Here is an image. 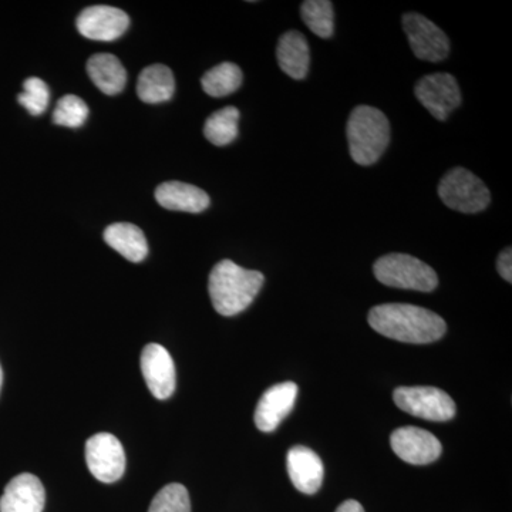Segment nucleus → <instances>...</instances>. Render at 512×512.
Returning <instances> with one entry per match:
<instances>
[{
  "label": "nucleus",
  "mask_w": 512,
  "mask_h": 512,
  "mask_svg": "<svg viewBox=\"0 0 512 512\" xmlns=\"http://www.w3.org/2000/svg\"><path fill=\"white\" fill-rule=\"evenodd\" d=\"M369 323L386 338L426 345L443 338L447 325L437 313L409 303H384L369 312Z\"/></svg>",
  "instance_id": "1"
},
{
  "label": "nucleus",
  "mask_w": 512,
  "mask_h": 512,
  "mask_svg": "<svg viewBox=\"0 0 512 512\" xmlns=\"http://www.w3.org/2000/svg\"><path fill=\"white\" fill-rule=\"evenodd\" d=\"M264 282L261 272L249 271L229 259L218 262L208 279V292L215 311L222 316L244 312L254 302Z\"/></svg>",
  "instance_id": "2"
},
{
  "label": "nucleus",
  "mask_w": 512,
  "mask_h": 512,
  "mask_svg": "<svg viewBox=\"0 0 512 512\" xmlns=\"http://www.w3.org/2000/svg\"><path fill=\"white\" fill-rule=\"evenodd\" d=\"M350 156L359 165L375 164L390 143V123L376 107L357 106L350 114L348 127Z\"/></svg>",
  "instance_id": "3"
},
{
  "label": "nucleus",
  "mask_w": 512,
  "mask_h": 512,
  "mask_svg": "<svg viewBox=\"0 0 512 512\" xmlns=\"http://www.w3.org/2000/svg\"><path fill=\"white\" fill-rule=\"evenodd\" d=\"M373 272L380 284L390 288L431 292L439 285L434 269L412 255H384L377 259Z\"/></svg>",
  "instance_id": "4"
},
{
  "label": "nucleus",
  "mask_w": 512,
  "mask_h": 512,
  "mask_svg": "<svg viewBox=\"0 0 512 512\" xmlns=\"http://www.w3.org/2000/svg\"><path fill=\"white\" fill-rule=\"evenodd\" d=\"M437 192L448 208L463 214H477L484 211L491 201L490 191L483 181L471 171L461 167L454 168L444 175Z\"/></svg>",
  "instance_id": "5"
},
{
  "label": "nucleus",
  "mask_w": 512,
  "mask_h": 512,
  "mask_svg": "<svg viewBox=\"0 0 512 512\" xmlns=\"http://www.w3.org/2000/svg\"><path fill=\"white\" fill-rule=\"evenodd\" d=\"M393 399L400 410L424 420L447 421L456 414V403L450 394L437 387H399L394 390Z\"/></svg>",
  "instance_id": "6"
},
{
  "label": "nucleus",
  "mask_w": 512,
  "mask_h": 512,
  "mask_svg": "<svg viewBox=\"0 0 512 512\" xmlns=\"http://www.w3.org/2000/svg\"><path fill=\"white\" fill-rule=\"evenodd\" d=\"M86 461L90 473L101 483H116L126 471L124 448L110 433H99L87 440Z\"/></svg>",
  "instance_id": "7"
},
{
  "label": "nucleus",
  "mask_w": 512,
  "mask_h": 512,
  "mask_svg": "<svg viewBox=\"0 0 512 512\" xmlns=\"http://www.w3.org/2000/svg\"><path fill=\"white\" fill-rule=\"evenodd\" d=\"M417 100L430 111L434 119L444 121L461 104V92L456 77L448 73L424 76L414 87Z\"/></svg>",
  "instance_id": "8"
},
{
  "label": "nucleus",
  "mask_w": 512,
  "mask_h": 512,
  "mask_svg": "<svg viewBox=\"0 0 512 512\" xmlns=\"http://www.w3.org/2000/svg\"><path fill=\"white\" fill-rule=\"evenodd\" d=\"M402 22L417 59L433 63L446 59L450 53V40L439 26L419 13H407Z\"/></svg>",
  "instance_id": "9"
},
{
  "label": "nucleus",
  "mask_w": 512,
  "mask_h": 512,
  "mask_svg": "<svg viewBox=\"0 0 512 512\" xmlns=\"http://www.w3.org/2000/svg\"><path fill=\"white\" fill-rule=\"evenodd\" d=\"M390 446L397 457L413 466L434 463L443 450L440 440L434 434L413 426L394 430L390 436Z\"/></svg>",
  "instance_id": "10"
},
{
  "label": "nucleus",
  "mask_w": 512,
  "mask_h": 512,
  "mask_svg": "<svg viewBox=\"0 0 512 512\" xmlns=\"http://www.w3.org/2000/svg\"><path fill=\"white\" fill-rule=\"evenodd\" d=\"M80 35L97 42H113L120 39L130 26L126 12L113 6H90L77 18Z\"/></svg>",
  "instance_id": "11"
},
{
  "label": "nucleus",
  "mask_w": 512,
  "mask_h": 512,
  "mask_svg": "<svg viewBox=\"0 0 512 512\" xmlns=\"http://www.w3.org/2000/svg\"><path fill=\"white\" fill-rule=\"evenodd\" d=\"M140 365L151 394L158 400L170 399L175 390V365L168 350L150 343L141 353Z\"/></svg>",
  "instance_id": "12"
},
{
  "label": "nucleus",
  "mask_w": 512,
  "mask_h": 512,
  "mask_svg": "<svg viewBox=\"0 0 512 512\" xmlns=\"http://www.w3.org/2000/svg\"><path fill=\"white\" fill-rule=\"evenodd\" d=\"M298 396V386L293 382L278 383L269 387L255 410V424L264 433H272L292 412Z\"/></svg>",
  "instance_id": "13"
},
{
  "label": "nucleus",
  "mask_w": 512,
  "mask_h": 512,
  "mask_svg": "<svg viewBox=\"0 0 512 512\" xmlns=\"http://www.w3.org/2000/svg\"><path fill=\"white\" fill-rule=\"evenodd\" d=\"M45 503L42 481L33 474L23 473L6 485L0 497V512H42Z\"/></svg>",
  "instance_id": "14"
},
{
  "label": "nucleus",
  "mask_w": 512,
  "mask_h": 512,
  "mask_svg": "<svg viewBox=\"0 0 512 512\" xmlns=\"http://www.w3.org/2000/svg\"><path fill=\"white\" fill-rule=\"evenodd\" d=\"M286 466L296 490L306 495L318 493L322 487L325 468L315 451L305 446L292 447L286 457Z\"/></svg>",
  "instance_id": "15"
},
{
  "label": "nucleus",
  "mask_w": 512,
  "mask_h": 512,
  "mask_svg": "<svg viewBox=\"0 0 512 512\" xmlns=\"http://www.w3.org/2000/svg\"><path fill=\"white\" fill-rule=\"evenodd\" d=\"M156 200L165 210L190 212V214H200L211 204L207 192L195 185L180 183V181L158 185Z\"/></svg>",
  "instance_id": "16"
},
{
  "label": "nucleus",
  "mask_w": 512,
  "mask_h": 512,
  "mask_svg": "<svg viewBox=\"0 0 512 512\" xmlns=\"http://www.w3.org/2000/svg\"><path fill=\"white\" fill-rule=\"evenodd\" d=\"M276 59L282 72L291 79H305L311 64V52L306 37L298 30H289L279 39Z\"/></svg>",
  "instance_id": "17"
},
{
  "label": "nucleus",
  "mask_w": 512,
  "mask_h": 512,
  "mask_svg": "<svg viewBox=\"0 0 512 512\" xmlns=\"http://www.w3.org/2000/svg\"><path fill=\"white\" fill-rule=\"evenodd\" d=\"M87 73L97 89L107 96H116L123 92L127 83V72L116 56L99 53L87 62Z\"/></svg>",
  "instance_id": "18"
},
{
  "label": "nucleus",
  "mask_w": 512,
  "mask_h": 512,
  "mask_svg": "<svg viewBox=\"0 0 512 512\" xmlns=\"http://www.w3.org/2000/svg\"><path fill=\"white\" fill-rule=\"evenodd\" d=\"M104 241L114 251L124 256L127 261L134 262V264L144 261L148 254V244L144 232L128 222H117V224L107 227L104 231Z\"/></svg>",
  "instance_id": "19"
},
{
  "label": "nucleus",
  "mask_w": 512,
  "mask_h": 512,
  "mask_svg": "<svg viewBox=\"0 0 512 512\" xmlns=\"http://www.w3.org/2000/svg\"><path fill=\"white\" fill-rule=\"evenodd\" d=\"M174 92V74L170 67L164 66V64L148 66L138 77L137 94L144 103H163V101L171 100Z\"/></svg>",
  "instance_id": "20"
},
{
  "label": "nucleus",
  "mask_w": 512,
  "mask_h": 512,
  "mask_svg": "<svg viewBox=\"0 0 512 512\" xmlns=\"http://www.w3.org/2000/svg\"><path fill=\"white\" fill-rule=\"evenodd\" d=\"M202 89L211 97H225L237 92L242 84L241 69L234 63H221L201 79Z\"/></svg>",
  "instance_id": "21"
},
{
  "label": "nucleus",
  "mask_w": 512,
  "mask_h": 512,
  "mask_svg": "<svg viewBox=\"0 0 512 512\" xmlns=\"http://www.w3.org/2000/svg\"><path fill=\"white\" fill-rule=\"evenodd\" d=\"M239 110L237 107H224L215 111L205 121L204 134L214 146L224 147L238 137Z\"/></svg>",
  "instance_id": "22"
},
{
  "label": "nucleus",
  "mask_w": 512,
  "mask_h": 512,
  "mask_svg": "<svg viewBox=\"0 0 512 512\" xmlns=\"http://www.w3.org/2000/svg\"><path fill=\"white\" fill-rule=\"evenodd\" d=\"M302 20L311 32L328 39L335 30V13L329 0H306L301 6Z\"/></svg>",
  "instance_id": "23"
},
{
  "label": "nucleus",
  "mask_w": 512,
  "mask_h": 512,
  "mask_svg": "<svg viewBox=\"0 0 512 512\" xmlns=\"http://www.w3.org/2000/svg\"><path fill=\"white\" fill-rule=\"evenodd\" d=\"M87 117H89V107L74 94L63 96L57 101L56 109L53 111V123L62 127H82Z\"/></svg>",
  "instance_id": "24"
},
{
  "label": "nucleus",
  "mask_w": 512,
  "mask_h": 512,
  "mask_svg": "<svg viewBox=\"0 0 512 512\" xmlns=\"http://www.w3.org/2000/svg\"><path fill=\"white\" fill-rule=\"evenodd\" d=\"M148 512H191L187 488L178 483L165 485L154 497Z\"/></svg>",
  "instance_id": "25"
},
{
  "label": "nucleus",
  "mask_w": 512,
  "mask_h": 512,
  "mask_svg": "<svg viewBox=\"0 0 512 512\" xmlns=\"http://www.w3.org/2000/svg\"><path fill=\"white\" fill-rule=\"evenodd\" d=\"M19 104H22L32 116H40L49 106L50 92L47 84L39 77H29L23 83V93L18 96Z\"/></svg>",
  "instance_id": "26"
},
{
  "label": "nucleus",
  "mask_w": 512,
  "mask_h": 512,
  "mask_svg": "<svg viewBox=\"0 0 512 512\" xmlns=\"http://www.w3.org/2000/svg\"><path fill=\"white\" fill-rule=\"evenodd\" d=\"M497 269H498V274L503 276V278L505 279V281L508 282V284H511V282H512V249L511 248L504 249V251L501 252L500 256H498Z\"/></svg>",
  "instance_id": "27"
},
{
  "label": "nucleus",
  "mask_w": 512,
  "mask_h": 512,
  "mask_svg": "<svg viewBox=\"0 0 512 512\" xmlns=\"http://www.w3.org/2000/svg\"><path fill=\"white\" fill-rule=\"evenodd\" d=\"M336 512H365V510H363L362 504L357 503V501L348 500L340 504Z\"/></svg>",
  "instance_id": "28"
},
{
  "label": "nucleus",
  "mask_w": 512,
  "mask_h": 512,
  "mask_svg": "<svg viewBox=\"0 0 512 512\" xmlns=\"http://www.w3.org/2000/svg\"><path fill=\"white\" fill-rule=\"evenodd\" d=\"M2 383H3V372H2V366H0V389H2Z\"/></svg>",
  "instance_id": "29"
}]
</instances>
